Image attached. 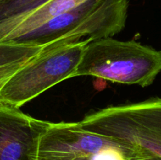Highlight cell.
Masks as SVG:
<instances>
[{"label":"cell","instance_id":"5","mask_svg":"<svg viewBox=\"0 0 161 160\" xmlns=\"http://www.w3.org/2000/svg\"><path fill=\"white\" fill-rule=\"evenodd\" d=\"M85 130L120 139L161 157V98L109 106L85 116Z\"/></svg>","mask_w":161,"mask_h":160},{"label":"cell","instance_id":"8","mask_svg":"<svg viewBox=\"0 0 161 160\" xmlns=\"http://www.w3.org/2000/svg\"><path fill=\"white\" fill-rule=\"evenodd\" d=\"M42 48L15 42H0V67L25 64L42 51Z\"/></svg>","mask_w":161,"mask_h":160},{"label":"cell","instance_id":"4","mask_svg":"<svg viewBox=\"0 0 161 160\" xmlns=\"http://www.w3.org/2000/svg\"><path fill=\"white\" fill-rule=\"evenodd\" d=\"M149 153L127 141L85 130L80 122H47L36 160H145Z\"/></svg>","mask_w":161,"mask_h":160},{"label":"cell","instance_id":"11","mask_svg":"<svg viewBox=\"0 0 161 160\" xmlns=\"http://www.w3.org/2000/svg\"><path fill=\"white\" fill-rule=\"evenodd\" d=\"M145 160H161V157L158 156V155H156L153 153H149V155H148L147 158Z\"/></svg>","mask_w":161,"mask_h":160},{"label":"cell","instance_id":"9","mask_svg":"<svg viewBox=\"0 0 161 160\" xmlns=\"http://www.w3.org/2000/svg\"><path fill=\"white\" fill-rule=\"evenodd\" d=\"M47 1V0H12L0 10V21L21 15Z\"/></svg>","mask_w":161,"mask_h":160},{"label":"cell","instance_id":"1","mask_svg":"<svg viewBox=\"0 0 161 160\" xmlns=\"http://www.w3.org/2000/svg\"><path fill=\"white\" fill-rule=\"evenodd\" d=\"M128 7V0H86L12 42L43 49L113 37L125 28Z\"/></svg>","mask_w":161,"mask_h":160},{"label":"cell","instance_id":"6","mask_svg":"<svg viewBox=\"0 0 161 160\" xmlns=\"http://www.w3.org/2000/svg\"><path fill=\"white\" fill-rule=\"evenodd\" d=\"M47 124L18 108L0 106V160H36Z\"/></svg>","mask_w":161,"mask_h":160},{"label":"cell","instance_id":"2","mask_svg":"<svg viewBox=\"0 0 161 160\" xmlns=\"http://www.w3.org/2000/svg\"><path fill=\"white\" fill-rule=\"evenodd\" d=\"M161 72V50L112 37L90 41L75 77L91 75L113 83L147 87Z\"/></svg>","mask_w":161,"mask_h":160},{"label":"cell","instance_id":"12","mask_svg":"<svg viewBox=\"0 0 161 160\" xmlns=\"http://www.w3.org/2000/svg\"><path fill=\"white\" fill-rule=\"evenodd\" d=\"M10 1H12V0H0V10Z\"/></svg>","mask_w":161,"mask_h":160},{"label":"cell","instance_id":"7","mask_svg":"<svg viewBox=\"0 0 161 160\" xmlns=\"http://www.w3.org/2000/svg\"><path fill=\"white\" fill-rule=\"evenodd\" d=\"M86 0H47L21 15L0 21V42H12Z\"/></svg>","mask_w":161,"mask_h":160},{"label":"cell","instance_id":"3","mask_svg":"<svg viewBox=\"0 0 161 160\" xmlns=\"http://www.w3.org/2000/svg\"><path fill=\"white\" fill-rule=\"evenodd\" d=\"M91 39L43 48L0 87V106L20 108L59 83L75 77Z\"/></svg>","mask_w":161,"mask_h":160},{"label":"cell","instance_id":"10","mask_svg":"<svg viewBox=\"0 0 161 160\" xmlns=\"http://www.w3.org/2000/svg\"><path fill=\"white\" fill-rule=\"evenodd\" d=\"M25 64H10V65L0 67V87L13 74L15 73Z\"/></svg>","mask_w":161,"mask_h":160}]
</instances>
